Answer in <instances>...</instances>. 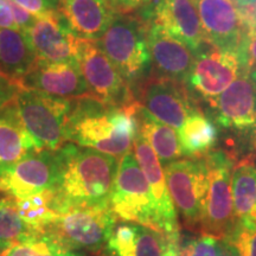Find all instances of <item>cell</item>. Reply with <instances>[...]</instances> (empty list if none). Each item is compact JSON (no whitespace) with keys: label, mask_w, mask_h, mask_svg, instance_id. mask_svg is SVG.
Listing matches in <instances>:
<instances>
[{"label":"cell","mask_w":256,"mask_h":256,"mask_svg":"<svg viewBox=\"0 0 256 256\" xmlns=\"http://www.w3.org/2000/svg\"><path fill=\"white\" fill-rule=\"evenodd\" d=\"M76 60L92 98L118 107L136 102L132 89L95 40H78Z\"/></svg>","instance_id":"cell-9"},{"label":"cell","mask_w":256,"mask_h":256,"mask_svg":"<svg viewBox=\"0 0 256 256\" xmlns=\"http://www.w3.org/2000/svg\"><path fill=\"white\" fill-rule=\"evenodd\" d=\"M10 246H11V243H6V242L0 241V255H2V252H4L6 249L10 247Z\"/></svg>","instance_id":"cell-38"},{"label":"cell","mask_w":256,"mask_h":256,"mask_svg":"<svg viewBox=\"0 0 256 256\" xmlns=\"http://www.w3.org/2000/svg\"><path fill=\"white\" fill-rule=\"evenodd\" d=\"M164 256H222L223 241L206 232H177L164 235Z\"/></svg>","instance_id":"cell-26"},{"label":"cell","mask_w":256,"mask_h":256,"mask_svg":"<svg viewBox=\"0 0 256 256\" xmlns=\"http://www.w3.org/2000/svg\"><path fill=\"white\" fill-rule=\"evenodd\" d=\"M210 106L220 126L238 130L252 128L256 124V83L248 72H243Z\"/></svg>","instance_id":"cell-17"},{"label":"cell","mask_w":256,"mask_h":256,"mask_svg":"<svg viewBox=\"0 0 256 256\" xmlns=\"http://www.w3.org/2000/svg\"><path fill=\"white\" fill-rule=\"evenodd\" d=\"M178 138L184 156L202 158L212 151L218 130L216 124L200 110L194 112L178 130Z\"/></svg>","instance_id":"cell-25"},{"label":"cell","mask_w":256,"mask_h":256,"mask_svg":"<svg viewBox=\"0 0 256 256\" xmlns=\"http://www.w3.org/2000/svg\"><path fill=\"white\" fill-rule=\"evenodd\" d=\"M10 8H11L12 14H14V23L17 25V28L22 31H26L28 28L31 26L32 23H34L36 16L32 14L31 12L26 11V10L16 4L14 0H8Z\"/></svg>","instance_id":"cell-35"},{"label":"cell","mask_w":256,"mask_h":256,"mask_svg":"<svg viewBox=\"0 0 256 256\" xmlns=\"http://www.w3.org/2000/svg\"><path fill=\"white\" fill-rule=\"evenodd\" d=\"M134 156H136L138 164L145 174L147 183L150 185L151 192L154 198L156 211L162 226V235H168L179 232L178 215L174 202L168 194V184L164 174L162 162L156 156V152L147 142V140L136 130V136L134 138Z\"/></svg>","instance_id":"cell-18"},{"label":"cell","mask_w":256,"mask_h":256,"mask_svg":"<svg viewBox=\"0 0 256 256\" xmlns=\"http://www.w3.org/2000/svg\"><path fill=\"white\" fill-rule=\"evenodd\" d=\"M118 107L92 96L72 98L66 140L116 158L130 151L136 136L134 106Z\"/></svg>","instance_id":"cell-2"},{"label":"cell","mask_w":256,"mask_h":256,"mask_svg":"<svg viewBox=\"0 0 256 256\" xmlns=\"http://www.w3.org/2000/svg\"><path fill=\"white\" fill-rule=\"evenodd\" d=\"M102 256H108V255H102Z\"/></svg>","instance_id":"cell-45"},{"label":"cell","mask_w":256,"mask_h":256,"mask_svg":"<svg viewBox=\"0 0 256 256\" xmlns=\"http://www.w3.org/2000/svg\"><path fill=\"white\" fill-rule=\"evenodd\" d=\"M243 72L238 51L211 46L196 54L192 70L185 82L192 92L211 104Z\"/></svg>","instance_id":"cell-11"},{"label":"cell","mask_w":256,"mask_h":256,"mask_svg":"<svg viewBox=\"0 0 256 256\" xmlns=\"http://www.w3.org/2000/svg\"><path fill=\"white\" fill-rule=\"evenodd\" d=\"M110 206L118 218L162 232L154 198L134 153L128 152L120 160Z\"/></svg>","instance_id":"cell-5"},{"label":"cell","mask_w":256,"mask_h":256,"mask_svg":"<svg viewBox=\"0 0 256 256\" xmlns=\"http://www.w3.org/2000/svg\"><path fill=\"white\" fill-rule=\"evenodd\" d=\"M116 218L110 204L70 208L60 212L46 232L72 250L96 252L108 243Z\"/></svg>","instance_id":"cell-6"},{"label":"cell","mask_w":256,"mask_h":256,"mask_svg":"<svg viewBox=\"0 0 256 256\" xmlns=\"http://www.w3.org/2000/svg\"><path fill=\"white\" fill-rule=\"evenodd\" d=\"M60 11L76 37L87 40H98L116 14L110 0H63Z\"/></svg>","instance_id":"cell-20"},{"label":"cell","mask_w":256,"mask_h":256,"mask_svg":"<svg viewBox=\"0 0 256 256\" xmlns=\"http://www.w3.org/2000/svg\"><path fill=\"white\" fill-rule=\"evenodd\" d=\"M208 44L217 49L238 51L246 31L236 0H194Z\"/></svg>","instance_id":"cell-14"},{"label":"cell","mask_w":256,"mask_h":256,"mask_svg":"<svg viewBox=\"0 0 256 256\" xmlns=\"http://www.w3.org/2000/svg\"><path fill=\"white\" fill-rule=\"evenodd\" d=\"M23 88L34 89L64 98L92 96L83 78L78 62H43L36 66L20 80Z\"/></svg>","instance_id":"cell-15"},{"label":"cell","mask_w":256,"mask_h":256,"mask_svg":"<svg viewBox=\"0 0 256 256\" xmlns=\"http://www.w3.org/2000/svg\"><path fill=\"white\" fill-rule=\"evenodd\" d=\"M60 2H63V0H60Z\"/></svg>","instance_id":"cell-44"},{"label":"cell","mask_w":256,"mask_h":256,"mask_svg":"<svg viewBox=\"0 0 256 256\" xmlns=\"http://www.w3.org/2000/svg\"><path fill=\"white\" fill-rule=\"evenodd\" d=\"M146 40L158 76L185 83L196 60L186 44L168 34L153 22L146 24Z\"/></svg>","instance_id":"cell-16"},{"label":"cell","mask_w":256,"mask_h":256,"mask_svg":"<svg viewBox=\"0 0 256 256\" xmlns=\"http://www.w3.org/2000/svg\"><path fill=\"white\" fill-rule=\"evenodd\" d=\"M249 75H250V78L254 80V82L256 83V69H252L249 72Z\"/></svg>","instance_id":"cell-40"},{"label":"cell","mask_w":256,"mask_h":256,"mask_svg":"<svg viewBox=\"0 0 256 256\" xmlns=\"http://www.w3.org/2000/svg\"><path fill=\"white\" fill-rule=\"evenodd\" d=\"M38 60L78 62L80 38L72 31L60 10L38 14L25 31Z\"/></svg>","instance_id":"cell-13"},{"label":"cell","mask_w":256,"mask_h":256,"mask_svg":"<svg viewBox=\"0 0 256 256\" xmlns=\"http://www.w3.org/2000/svg\"><path fill=\"white\" fill-rule=\"evenodd\" d=\"M0 28H19L14 23V14L10 8L8 0H0Z\"/></svg>","instance_id":"cell-37"},{"label":"cell","mask_w":256,"mask_h":256,"mask_svg":"<svg viewBox=\"0 0 256 256\" xmlns=\"http://www.w3.org/2000/svg\"><path fill=\"white\" fill-rule=\"evenodd\" d=\"M37 62L24 31L0 28V72L20 82Z\"/></svg>","instance_id":"cell-24"},{"label":"cell","mask_w":256,"mask_h":256,"mask_svg":"<svg viewBox=\"0 0 256 256\" xmlns=\"http://www.w3.org/2000/svg\"><path fill=\"white\" fill-rule=\"evenodd\" d=\"M252 144H254V146H255V148H256V124H255V126L252 127Z\"/></svg>","instance_id":"cell-39"},{"label":"cell","mask_w":256,"mask_h":256,"mask_svg":"<svg viewBox=\"0 0 256 256\" xmlns=\"http://www.w3.org/2000/svg\"><path fill=\"white\" fill-rule=\"evenodd\" d=\"M34 232H37L30 228L19 215L14 198L0 200V241L12 244Z\"/></svg>","instance_id":"cell-30"},{"label":"cell","mask_w":256,"mask_h":256,"mask_svg":"<svg viewBox=\"0 0 256 256\" xmlns=\"http://www.w3.org/2000/svg\"><path fill=\"white\" fill-rule=\"evenodd\" d=\"M223 243L234 256H256V222L252 220H238Z\"/></svg>","instance_id":"cell-31"},{"label":"cell","mask_w":256,"mask_h":256,"mask_svg":"<svg viewBox=\"0 0 256 256\" xmlns=\"http://www.w3.org/2000/svg\"><path fill=\"white\" fill-rule=\"evenodd\" d=\"M232 194L236 220H252L256 215V166L249 160L232 172Z\"/></svg>","instance_id":"cell-27"},{"label":"cell","mask_w":256,"mask_h":256,"mask_svg":"<svg viewBox=\"0 0 256 256\" xmlns=\"http://www.w3.org/2000/svg\"><path fill=\"white\" fill-rule=\"evenodd\" d=\"M37 151L40 150L25 127L16 100L0 108V168Z\"/></svg>","instance_id":"cell-22"},{"label":"cell","mask_w":256,"mask_h":256,"mask_svg":"<svg viewBox=\"0 0 256 256\" xmlns=\"http://www.w3.org/2000/svg\"><path fill=\"white\" fill-rule=\"evenodd\" d=\"M203 158L208 170V191L200 232L223 241L238 223L232 194V160L223 151H211Z\"/></svg>","instance_id":"cell-8"},{"label":"cell","mask_w":256,"mask_h":256,"mask_svg":"<svg viewBox=\"0 0 256 256\" xmlns=\"http://www.w3.org/2000/svg\"><path fill=\"white\" fill-rule=\"evenodd\" d=\"M223 246H224V243H223ZM230 252V250H229ZM222 256H226V247L223 248V254H222ZM230 256H234L232 254V252H230Z\"/></svg>","instance_id":"cell-42"},{"label":"cell","mask_w":256,"mask_h":256,"mask_svg":"<svg viewBox=\"0 0 256 256\" xmlns=\"http://www.w3.org/2000/svg\"><path fill=\"white\" fill-rule=\"evenodd\" d=\"M56 179V153L43 150L0 168V192L16 200L26 198L52 188Z\"/></svg>","instance_id":"cell-10"},{"label":"cell","mask_w":256,"mask_h":256,"mask_svg":"<svg viewBox=\"0 0 256 256\" xmlns=\"http://www.w3.org/2000/svg\"><path fill=\"white\" fill-rule=\"evenodd\" d=\"M153 23L190 48L194 54L208 43L194 0H158Z\"/></svg>","instance_id":"cell-19"},{"label":"cell","mask_w":256,"mask_h":256,"mask_svg":"<svg viewBox=\"0 0 256 256\" xmlns=\"http://www.w3.org/2000/svg\"><path fill=\"white\" fill-rule=\"evenodd\" d=\"M236 2H240V4H242V5H246V4H249V2H256V0H236Z\"/></svg>","instance_id":"cell-41"},{"label":"cell","mask_w":256,"mask_h":256,"mask_svg":"<svg viewBox=\"0 0 256 256\" xmlns=\"http://www.w3.org/2000/svg\"><path fill=\"white\" fill-rule=\"evenodd\" d=\"M19 215L34 232H46V229L58 216L54 208V192L46 190L26 198H14Z\"/></svg>","instance_id":"cell-28"},{"label":"cell","mask_w":256,"mask_h":256,"mask_svg":"<svg viewBox=\"0 0 256 256\" xmlns=\"http://www.w3.org/2000/svg\"><path fill=\"white\" fill-rule=\"evenodd\" d=\"M238 54L246 72L256 69V28H246Z\"/></svg>","instance_id":"cell-32"},{"label":"cell","mask_w":256,"mask_h":256,"mask_svg":"<svg viewBox=\"0 0 256 256\" xmlns=\"http://www.w3.org/2000/svg\"><path fill=\"white\" fill-rule=\"evenodd\" d=\"M0 256H83L46 232H37L12 243Z\"/></svg>","instance_id":"cell-29"},{"label":"cell","mask_w":256,"mask_h":256,"mask_svg":"<svg viewBox=\"0 0 256 256\" xmlns=\"http://www.w3.org/2000/svg\"><path fill=\"white\" fill-rule=\"evenodd\" d=\"M252 220H254V222H256V215H255L254 217H252Z\"/></svg>","instance_id":"cell-43"},{"label":"cell","mask_w":256,"mask_h":256,"mask_svg":"<svg viewBox=\"0 0 256 256\" xmlns=\"http://www.w3.org/2000/svg\"><path fill=\"white\" fill-rule=\"evenodd\" d=\"M112 8L116 14H130L134 10H138L152 2V0H110Z\"/></svg>","instance_id":"cell-36"},{"label":"cell","mask_w":256,"mask_h":256,"mask_svg":"<svg viewBox=\"0 0 256 256\" xmlns=\"http://www.w3.org/2000/svg\"><path fill=\"white\" fill-rule=\"evenodd\" d=\"M14 2L34 16L60 10V0H14Z\"/></svg>","instance_id":"cell-34"},{"label":"cell","mask_w":256,"mask_h":256,"mask_svg":"<svg viewBox=\"0 0 256 256\" xmlns=\"http://www.w3.org/2000/svg\"><path fill=\"white\" fill-rule=\"evenodd\" d=\"M55 153L57 179L51 190L58 215L70 208L110 204L120 162L116 156L72 142Z\"/></svg>","instance_id":"cell-1"},{"label":"cell","mask_w":256,"mask_h":256,"mask_svg":"<svg viewBox=\"0 0 256 256\" xmlns=\"http://www.w3.org/2000/svg\"><path fill=\"white\" fill-rule=\"evenodd\" d=\"M168 194L188 229L200 232L208 191L204 158L178 159L164 166Z\"/></svg>","instance_id":"cell-7"},{"label":"cell","mask_w":256,"mask_h":256,"mask_svg":"<svg viewBox=\"0 0 256 256\" xmlns=\"http://www.w3.org/2000/svg\"><path fill=\"white\" fill-rule=\"evenodd\" d=\"M138 132L147 140L162 165H168L184 156L174 128L156 120L139 102L134 106Z\"/></svg>","instance_id":"cell-23"},{"label":"cell","mask_w":256,"mask_h":256,"mask_svg":"<svg viewBox=\"0 0 256 256\" xmlns=\"http://www.w3.org/2000/svg\"><path fill=\"white\" fill-rule=\"evenodd\" d=\"M164 235L133 222L115 226L107 248L112 256H164Z\"/></svg>","instance_id":"cell-21"},{"label":"cell","mask_w":256,"mask_h":256,"mask_svg":"<svg viewBox=\"0 0 256 256\" xmlns=\"http://www.w3.org/2000/svg\"><path fill=\"white\" fill-rule=\"evenodd\" d=\"M139 104L156 120L177 130L188 115L198 110L185 83L174 80L150 76L139 84Z\"/></svg>","instance_id":"cell-12"},{"label":"cell","mask_w":256,"mask_h":256,"mask_svg":"<svg viewBox=\"0 0 256 256\" xmlns=\"http://www.w3.org/2000/svg\"><path fill=\"white\" fill-rule=\"evenodd\" d=\"M132 89L146 78L151 54L146 40V24L130 14H116L104 34L95 40Z\"/></svg>","instance_id":"cell-3"},{"label":"cell","mask_w":256,"mask_h":256,"mask_svg":"<svg viewBox=\"0 0 256 256\" xmlns=\"http://www.w3.org/2000/svg\"><path fill=\"white\" fill-rule=\"evenodd\" d=\"M16 102L25 127L40 151H56L68 142L66 128L72 98L22 88Z\"/></svg>","instance_id":"cell-4"},{"label":"cell","mask_w":256,"mask_h":256,"mask_svg":"<svg viewBox=\"0 0 256 256\" xmlns=\"http://www.w3.org/2000/svg\"><path fill=\"white\" fill-rule=\"evenodd\" d=\"M22 88L23 86L20 82L0 72V108L14 101Z\"/></svg>","instance_id":"cell-33"}]
</instances>
